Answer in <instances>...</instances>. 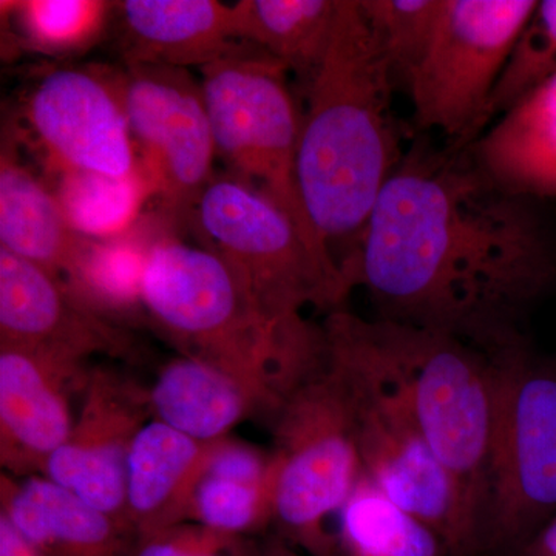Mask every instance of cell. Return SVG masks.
<instances>
[{
  "label": "cell",
  "mask_w": 556,
  "mask_h": 556,
  "mask_svg": "<svg viewBox=\"0 0 556 556\" xmlns=\"http://www.w3.org/2000/svg\"><path fill=\"white\" fill-rule=\"evenodd\" d=\"M536 201L497 188L466 146L413 142L342 266L379 318L455 336L489 354L526 343L519 320L556 280Z\"/></svg>",
  "instance_id": "1"
},
{
  "label": "cell",
  "mask_w": 556,
  "mask_h": 556,
  "mask_svg": "<svg viewBox=\"0 0 556 556\" xmlns=\"http://www.w3.org/2000/svg\"><path fill=\"white\" fill-rule=\"evenodd\" d=\"M393 75L358 0H340L324 61L305 87L298 179L318 239L356 251L380 193L404 159ZM340 266V269H342Z\"/></svg>",
  "instance_id": "2"
},
{
  "label": "cell",
  "mask_w": 556,
  "mask_h": 556,
  "mask_svg": "<svg viewBox=\"0 0 556 556\" xmlns=\"http://www.w3.org/2000/svg\"><path fill=\"white\" fill-rule=\"evenodd\" d=\"M142 308L177 348L251 388L266 419L324 356L321 327L281 328L255 305L236 269L212 248L155 239L141 285Z\"/></svg>",
  "instance_id": "3"
},
{
  "label": "cell",
  "mask_w": 556,
  "mask_h": 556,
  "mask_svg": "<svg viewBox=\"0 0 556 556\" xmlns=\"http://www.w3.org/2000/svg\"><path fill=\"white\" fill-rule=\"evenodd\" d=\"M321 329L329 364L345 388L365 477L437 530L452 556L482 554L481 532L456 482L417 427L369 320L338 309L328 314Z\"/></svg>",
  "instance_id": "4"
},
{
  "label": "cell",
  "mask_w": 556,
  "mask_h": 556,
  "mask_svg": "<svg viewBox=\"0 0 556 556\" xmlns=\"http://www.w3.org/2000/svg\"><path fill=\"white\" fill-rule=\"evenodd\" d=\"M417 427L456 482L484 544L495 365L466 340L399 321L369 320Z\"/></svg>",
  "instance_id": "5"
},
{
  "label": "cell",
  "mask_w": 556,
  "mask_h": 556,
  "mask_svg": "<svg viewBox=\"0 0 556 556\" xmlns=\"http://www.w3.org/2000/svg\"><path fill=\"white\" fill-rule=\"evenodd\" d=\"M278 463L273 532L308 556H339L328 529L364 475L350 405L327 351L269 417Z\"/></svg>",
  "instance_id": "6"
},
{
  "label": "cell",
  "mask_w": 556,
  "mask_h": 556,
  "mask_svg": "<svg viewBox=\"0 0 556 556\" xmlns=\"http://www.w3.org/2000/svg\"><path fill=\"white\" fill-rule=\"evenodd\" d=\"M195 212L208 248L228 260L270 324L303 327L306 306L342 309L351 289L336 260L257 190L215 178Z\"/></svg>",
  "instance_id": "7"
},
{
  "label": "cell",
  "mask_w": 556,
  "mask_h": 556,
  "mask_svg": "<svg viewBox=\"0 0 556 556\" xmlns=\"http://www.w3.org/2000/svg\"><path fill=\"white\" fill-rule=\"evenodd\" d=\"M200 72L219 159L233 178L273 201L316 247L329 252L311 226L300 195L302 113L287 65L258 47L237 40Z\"/></svg>",
  "instance_id": "8"
},
{
  "label": "cell",
  "mask_w": 556,
  "mask_h": 556,
  "mask_svg": "<svg viewBox=\"0 0 556 556\" xmlns=\"http://www.w3.org/2000/svg\"><path fill=\"white\" fill-rule=\"evenodd\" d=\"M490 356L495 417L484 551L519 555L556 517V372L536 362L527 343Z\"/></svg>",
  "instance_id": "9"
},
{
  "label": "cell",
  "mask_w": 556,
  "mask_h": 556,
  "mask_svg": "<svg viewBox=\"0 0 556 556\" xmlns=\"http://www.w3.org/2000/svg\"><path fill=\"white\" fill-rule=\"evenodd\" d=\"M535 0H444L437 30L407 90L417 126L448 144L489 127L490 102Z\"/></svg>",
  "instance_id": "10"
},
{
  "label": "cell",
  "mask_w": 556,
  "mask_h": 556,
  "mask_svg": "<svg viewBox=\"0 0 556 556\" xmlns=\"http://www.w3.org/2000/svg\"><path fill=\"white\" fill-rule=\"evenodd\" d=\"M116 84L153 193L174 214L197 211L217 156L201 80L188 68L126 64Z\"/></svg>",
  "instance_id": "11"
},
{
  "label": "cell",
  "mask_w": 556,
  "mask_h": 556,
  "mask_svg": "<svg viewBox=\"0 0 556 556\" xmlns=\"http://www.w3.org/2000/svg\"><path fill=\"white\" fill-rule=\"evenodd\" d=\"M25 118L58 172L129 177L139 169L116 75L56 67L25 101Z\"/></svg>",
  "instance_id": "12"
},
{
  "label": "cell",
  "mask_w": 556,
  "mask_h": 556,
  "mask_svg": "<svg viewBox=\"0 0 556 556\" xmlns=\"http://www.w3.org/2000/svg\"><path fill=\"white\" fill-rule=\"evenodd\" d=\"M149 416L148 387L113 368H91L72 433L51 457L43 478L131 530L127 466Z\"/></svg>",
  "instance_id": "13"
},
{
  "label": "cell",
  "mask_w": 556,
  "mask_h": 556,
  "mask_svg": "<svg viewBox=\"0 0 556 556\" xmlns=\"http://www.w3.org/2000/svg\"><path fill=\"white\" fill-rule=\"evenodd\" d=\"M0 345L89 365L97 354L130 357L129 332L100 316L67 285L0 248Z\"/></svg>",
  "instance_id": "14"
},
{
  "label": "cell",
  "mask_w": 556,
  "mask_h": 556,
  "mask_svg": "<svg viewBox=\"0 0 556 556\" xmlns=\"http://www.w3.org/2000/svg\"><path fill=\"white\" fill-rule=\"evenodd\" d=\"M89 365L0 345V464L14 478L43 477L75 426L72 397Z\"/></svg>",
  "instance_id": "15"
},
{
  "label": "cell",
  "mask_w": 556,
  "mask_h": 556,
  "mask_svg": "<svg viewBox=\"0 0 556 556\" xmlns=\"http://www.w3.org/2000/svg\"><path fill=\"white\" fill-rule=\"evenodd\" d=\"M126 64L206 67L237 42L233 5L217 0L115 2Z\"/></svg>",
  "instance_id": "16"
},
{
  "label": "cell",
  "mask_w": 556,
  "mask_h": 556,
  "mask_svg": "<svg viewBox=\"0 0 556 556\" xmlns=\"http://www.w3.org/2000/svg\"><path fill=\"white\" fill-rule=\"evenodd\" d=\"M0 515L39 556H129L137 535L43 477H0Z\"/></svg>",
  "instance_id": "17"
},
{
  "label": "cell",
  "mask_w": 556,
  "mask_h": 556,
  "mask_svg": "<svg viewBox=\"0 0 556 556\" xmlns=\"http://www.w3.org/2000/svg\"><path fill=\"white\" fill-rule=\"evenodd\" d=\"M217 442H201L160 420L135 438L127 466V517L135 535L190 521L193 496Z\"/></svg>",
  "instance_id": "18"
},
{
  "label": "cell",
  "mask_w": 556,
  "mask_h": 556,
  "mask_svg": "<svg viewBox=\"0 0 556 556\" xmlns=\"http://www.w3.org/2000/svg\"><path fill=\"white\" fill-rule=\"evenodd\" d=\"M497 188L530 200L556 197V75L466 146Z\"/></svg>",
  "instance_id": "19"
},
{
  "label": "cell",
  "mask_w": 556,
  "mask_h": 556,
  "mask_svg": "<svg viewBox=\"0 0 556 556\" xmlns=\"http://www.w3.org/2000/svg\"><path fill=\"white\" fill-rule=\"evenodd\" d=\"M148 396L153 419L201 442L230 437L249 417H266L265 404L251 388L186 356L160 369Z\"/></svg>",
  "instance_id": "20"
},
{
  "label": "cell",
  "mask_w": 556,
  "mask_h": 556,
  "mask_svg": "<svg viewBox=\"0 0 556 556\" xmlns=\"http://www.w3.org/2000/svg\"><path fill=\"white\" fill-rule=\"evenodd\" d=\"M84 237L70 226L60 201L3 152L0 164V248L67 278Z\"/></svg>",
  "instance_id": "21"
},
{
  "label": "cell",
  "mask_w": 556,
  "mask_h": 556,
  "mask_svg": "<svg viewBox=\"0 0 556 556\" xmlns=\"http://www.w3.org/2000/svg\"><path fill=\"white\" fill-rule=\"evenodd\" d=\"M340 0H241L233 3L237 40L252 43L298 78L316 75L331 39Z\"/></svg>",
  "instance_id": "22"
},
{
  "label": "cell",
  "mask_w": 556,
  "mask_h": 556,
  "mask_svg": "<svg viewBox=\"0 0 556 556\" xmlns=\"http://www.w3.org/2000/svg\"><path fill=\"white\" fill-rule=\"evenodd\" d=\"M336 535L339 556H452L437 530L399 507L365 475L340 510Z\"/></svg>",
  "instance_id": "23"
},
{
  "label": "cell",
  "mask_w": 556,
  "mask_h": 556,
  "mask_svg": "<svg viewBox=\"0 0 556 556\" xmlns=\"http://www.w3.org/2000/svg\"><path fill=\"white\" fill-rule=\"evenodd\" d=\"M153 241L134 230L110 239L84 237L64 283L84 305L115 324L138 316L144 313L142 274Z\"/></svg>",
  "instance_id": "24"
},
{
  "label": "cell",
  "mask_w": 556,
  "mask_h": 556,
  "mask_svg": "<svg viewBox=\"0 0 556 556\" xmlns=\"http://www.w3.org/2000/svg\"><path fill=\"white\" fill-rule=\"evenodd\" d=\"M150 193L152 185L139 164L129 177L60 172L54 195L75 232L89 239H110L134 228Z\"/></svg>",
  "instance_id": "25"
},
{
  "label": "cell",
  "mask_w": 556,
  "mask_h": 556,
  "mask_svg": "<svg viewBox=\"0 0 556 556\" xmlns=\"http://www.w3.org/2000/svg\"><path fill=\"white\" fill-rule=\"evenodd\" d=\"M277 481L278 466L266 475H232L207 467L193 496L190 521L233 536L268 535Z\"/></svg>",
  "instance_id": "26"
},
{
  "label": "cell",
  "mask_w": 556,
  "mask_h": 556,
  "mask_svg": "<svg viewBox=\"0 0 556 556\" xmlns=\"http://www.w3.org/2000/svg\"><path fill=\"white\" fill-rule=\"evenodd\" d=\"M7 7L24 42L49 56L90 49L115 14V2L101 0H27Z\"/></svg>",
  "instance_id": "27"
},
{
  "label": "cell",
  "mask_w": 556,
  "mask_h": 556,
  "mask_svg": "<svg viewBox=\"0 0 556 556\" xmlns=\"http://www.w3.org/2000/svg\"><path fill=\"white\" fill-rule=\"evenodd\" d=\"M396 87H407L426 56L444 0H358Z\"/></svg>",
  "instance_id": "28"
},
{
  "label": "cell",
  "mask_w": 556,
  "mask_h": 556,
  "mask_svg": "<svg viewBox=\"0 0 556 556\" xmlns=\"http://www.w3.org/2000/svg\"><path fill=\"white\" fill-rule=\"evenodd\" d=\"M556 75V0L538 2L511 50L490 102V121Z\"/></svg>",
  "instance_id": "29"
},
{
  "label": "cell",
  "mask_w": 556,
  "mask_h": 556,
  "mask_svg": "<svg viewBox=\"0 0 556 556\" xmlns=\"http://www.w3.org/2000/svg\"><path fill=\"white\" fill-rule=\"evenodd\" d=\"M260 538L228 535L186 521L135 538L129 556H257Z\"/></svg>",
  "instance_id": "30"
},
{
  "label": "cell",
  "mask_w": 556,
  "mask_h": 556,
  "mask_svg": "<svg viewBox=\"0 0 556 556\" xmlns=\"http://www.w3.org/2000/svg\"><path fill=\"white\" fill-rule=\"evenodd\" d=\"M0 556H39L3 515H0Z\"/></svg>",
  "instance_id": "31"
},
{
  "label": "cell",
  "mask_w": 556,
  "mask_h": 556,
  "mask_svg": "<svg viewBox=\"0 0 556 556\" xmlns=\"http://www.w3.org/2000/svg\"><path fill=\"white\" fill-rule=\"evenodd\" d=\"M519 556H556V517L526 544Z\"/></svg>",
  "instance_id": "32"
},
{
  "label": "cell",
  "mask_w": 556,
  "mask_h": 556,
  "mask_svg": "<svg viewBox=\"0 0 556 556\" xmlns=\"http://www.w3.org/2000/svg\"><path fill=\"white\" fill-rule=\"evenodd\" d=\"M257 556H303L302 552L274 532L260 538V546Z\"/></svg>",
  "instance_id": "33"
}]
</instances>
